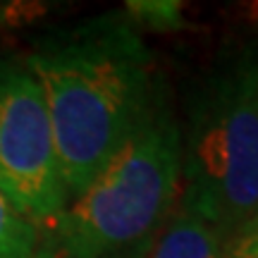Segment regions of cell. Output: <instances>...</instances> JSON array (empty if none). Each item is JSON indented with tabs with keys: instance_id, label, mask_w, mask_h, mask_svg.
Returning <instances> with one entry per match:
<instances>
[{
	"instance_id": "cell-6",
	"label": "cell",
	"mask_w": 258,
	"mask_h": 258,
	"mask_svg": "<svg viewBox=\"0 0 258 258\" xmlns=\"http://www.w3.org/2000/svg\"><path fill=\"white\" fill-rule=\"evenodd\" d=\"M0 258H41V232L0 186Z\"/></svg>"
},
{
	"instance_id": "cell-7",
	"label": "cell",
	"mask_w": 258,
	"mask_h": 258,
	"mask_svg": "<svg viewBox=\"0 0 258 258\" xmlns=\"http://www.w3.org/2000/svg\"><path fill=\"white\" fill-rule=\"evenodd\" d=\"M129 17H134V24L158 29H175L182 24V5L167 3V0H144V3H129Z\"/></svg>"
},
{
	"instance_id": "cell-5",
	"label": "cell",
	"mask_w": 258,
	"mask_h": 258,
	"mask_svg": "<svg viewBox=\"0 0 258 258\" xmlns=\"http://www.w3.org/2000/svg\"><path fill=\"white\" fill-rule=\"evenodd\" d=\"M222 234L201 213L179 203L167 225L160 227L151 258H225Z\"/></svg>"
},
{
	"instance_id": "cell-3",
	"label": "cell",
	"mask_w": 258,
	"mask_h": 258,
	"mask_svg": "<svg viewBox=\"0 0 258 258\" xmlns=\"http://www.w3.org/2000/svg\"><path fill=\"white\" fill-rule=\"evenodd\" d=\"M182 203L227 239L258 215V60L203 84L182 137Z\"/></svg>"
},
{
	"instance_id": "cell-4",
	"label": "cell",
	"mask_w": 258,
	"mask_h": 258,
	"mask_svg": "<svg viewBox=\"0 0 258 258\" xmlns=\"http://www.w3.org/2000/svg\"><path fill=\"white\" fill-rule=\"evenodd\" d=\"M0 186L36 225H55L67 208L43 91L27 62H0Z\"/></svg>"
},
{
	"instance_id": "cell-1",
	"label": "cell",
	"mask_w": 258,
	"mask_h": 258,
	"mask_svg": "<svg viewBox=\"0 0 258 258\" xmlns=\"http://www.w3.org/2000/svg\"><path fill=\"white\" fill-rule=\"evenodd\" d=\"M43 91L60 172L74 199L141 127L160 91L137 24L98 17L24 60Z\"/></svg>"
},
{
	"instance_id": "cell-2",
	"label": "cell",
	"mask_w": 258,
	"mask_h": 258,
	"mask_svg": "<svg viewBox=\"0 0 258 258\" xmlns=\"http://www.w3.org/2000/svg\"><path fill=\"white\" fill-rule=\"evenodd\" d=\"M182 177V129L163 96L141 127L67 203L46 258H132L160 232Z\"/></svg>"
},
{
	"instance_id": "cell-9",
	"label": "cell",
	"mask_w": 258,
	"mask_h": 258,
	"mask_svg": "<svg viewBox=\"0 0 258 258\" xmlns=\"http://www.w3.org/2000/svg\"><path fill=\"white\" fill-rule=\"evenodd\" d=\"M38 5H31V3H0V29L10 27V24H17L22 17H36Z\"/></svg>"
},
{
	"instance_id": "cell-8",
	"label": "cell",
	"mask_w": 258,
	"mask_h": 258,
	"mask_svg": "<svg viewBox=\"0 0 258 258\" xmlns=\"http://www.w3.org/2000/svg\"><path fill=\"white\" fill-rule=\"evenodd\" d=\"M230 239V258H258V215Z\"/></svg>"
}]
</instances>
